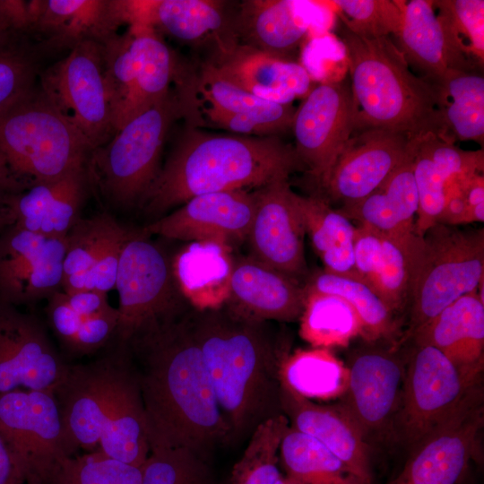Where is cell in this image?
I'll return each instance as SVG.
<instances>
[{
    "mask_svg": "<svg viewBox=\"0 0 484 484\" xmlns=\"http://www.w3.org/2000/svg\"><path fill=\"white\" fill-rule=\"evenodd\" d=\"M193 310L144 327L125 343L138 374L151 450L186 448L212 461L229 444V428L192 331Z\"/></svg>",
    "mask_w": 484,
    "mask_h": 484,
    "instance_id": "6da1fadb",
    "label": "cell"
},
{
    "mask_svg": "<svg viewBox=\"0 0 484 484\" xmlns=\"http://www.w3.org/2000/svg\"><path fill=\"white\" fill-rule=\"evenodd\" d=\"M190 321L229 428V444L247 440L260 424L283 415L281 368L289 353L272 321L227 303L194 309Z\"/></svg>",
    "mask_w": 484,
    "mask_h": 484,
    "instance_id": "7a4b0ae2",
    "label": "cell"
},
{
    "mask_svg": "<svg viewBox=\"0 0 484 484\" xmlns=\"http://www.w3.org/2000/svg\"><path fill=\"white\" fill-rule=\"evenodd\" d=\"M99 358L70 365L54 393L76 450H99L142 467L151 448L137 370L127 345L113 339Z\"/></svg>",
    "mask_w": 484,
    "mask_h": 484,
    "instance_id": "3957f363",
    "label": "cell"
},
{
    "mask_svg": "<svg viewBox=\"0 0 484 484\" xmlns=\"http://www.w3.org/2000/svg\"><path fill=\"white\" fill-rule=\"evenodd\" d=\"M305 169L278 135L204 132L187 124L140 205L160 216L203 194L257 189Z\"/></svg>",
    "mask_w": 484,
    "mask_h": 484,
    "instance_id": "277c9868",
    "label": "cell"
},
{
    "mask_svg": "<svg viewBox=\"0 0 484 484\" xmlns=\"http://www.w3.org/2000/svg\"><path fill=\"white\" fill-rule=\"evenodd\" d=\"M341 42L350 76L354 132L382 129L410 139L432 132L452 140L442 125L432 85L410 70L389 37H361L343 27Z\"/></svg>",
    "mask_w": 484,
    "mask_h": 484,
    "instance_id": "5b68a950",
    "label": "cell"
},
{
    "mask_svg": "<svg viewBox=\"0 0 484 484\" xmlns=\"http://www.w3.org/2000/svg\"><path fill=\"white\" fill-rule=\"evenodd\" d=\"M93 150L40 85L0 110V151L27 186L87 167Z\"/></svg>",
    "mask_w": 484,
    "mask_h": 484,
    "instance_id": "8992f818",
    "label": "cell"
},
{
    "mask_svg": "<svg viewBox=\"0 0 484 484\" xmlns=\"http://www.w3.org/2000/svg\"><path fill=\"white\" fill-rule=\"evenodd\" d=\"M484 281V229L436 223L416 235L407 307L410 333Z\"/></svg>",
    "mask_w": 484,
    "mask_h": 484,
    "instance_id": "52a82bcc",
    "label": "cell"
},
{
    "mask_svg": "<svg viewBox=\"0 0 484 484\" xmlns=\"http://www.w3.org/2000/svg\"><path fill=\"white\" fill-rule=\"evenodd\" d=\"M184 116V105L177 92L171 91L92 151L87 164L90 183L117 206L140 205L160 172L168 132Z\"/></svg>",
    "mask_w": 484,
    "mask_h": 484,
    "instance_id": "ba28073f",
    "label": "cell"
},
{
    "mask_svg": "<svg viewBox=\"0 0 484 484\" xmlns=\"http://www.w3.org/2000/svg\"><path fill=\"white\" fill-rule=\"evenodd\" d=\"M115 289L119 298L114 339L126 341L149 325L177 320L194 307L175 279L171 258L142 230L123 246Z\"/></svg>",
    "mask_w": 484,
    "mask_h": 484,
    "instance_id": "9c48e42d",
    "label": "cell"
},
{
    "mask_svg": "<svg viewBox=\"0 0 484 484\" xmlns=\"http://www.w3.org/2000/svg\"><path fill=\"white\" fill-rule=\"evenodd\" d=\"M0 436L25 482L49 479L63 461L77 454L51 391L17 389L1 394Z\"/></svg>",
    "mask_w": 484,
    "mask_h": 484,
    "instance_id": "30bf717a",
    "label": "cell"
},
{
    "mask_svg": "<svg viewBox=\"0 0 484 484\" xmlns=\"http://www.w3.org/2000/svg\"><path fill=\"white\" fill-rule=\"evenodd\" d=\"M480 383L437 349L416 345L404 369L401 398L404 439L415 445L480 392Z\"/></svg>",
    "mask_w": 484,
    "mask_h": 484,
    "instance_id": "8fae6325",
    "label": "cell"
},
{
    "mask_svg": "<svg viewBox=\"0 0 484 484\" xmlns=\"http://www.w3.org/2000/svg\"><path fill=\"white\" fill-rule=\"evenodd\" d=\"M40 86L93 149L116 134L105 86L102 43L86 40L76 45L42 74Z\"/></svg>",
    "mask_w": 484,
    "mask_h": 484,
    "instance_id": "7c38bea8",
    "label": "cell"
},
{
    "mask_svg": "<svg viewBox=\"0 0 484 484\" xmlns=\"http://www.w3.org/2000/svg\"><path fill=\"white\" fill-rule=\"evenodd\" d=\"M355 108L350 82L315 86L296 108L291 130L295 151L321 185L354 133Z\"/></svg>",
    "mask_w": 484,
    "mask_h": 484,
    "instance_id": "4fadbf2b",
    "label": "cell"
},
{
    "mask_svg": "<svg viewBox=\"0 0 484 484\" xmlns=\"http://www.w3.org/2000/svg\"><path fill=\"white\" fill-rule=\"evenodd\" d=\"M66 238H48L13 225L0 229V303L17 307L62 290Z\"/></svg>",
    "mask_w": 484,
    "mask_h": 484,
    "instance_id": "5bb4252c",
    "label": "cell"
},
{
    "mask_svg": "<svg viewBox=\"0 0 484 484\" xmlns=\"http://www.w3.org/2000/svg\"><path fill=\"white\" fill-rule=\"evenodd\" d=\"M482 426L480 391L413 445L402 470L388 484H458L476 455Z\"/></svg>",
    "mask_w": 484,
    "mask_h": 484,
    "instance_id": "9a60e30c",
    "label": "cell"
},
{
    "mask_svg": "<svg viewBox=\"0 0 484 484\" xmlns=\"http://www.w3.org/2000/svg\"><path fill=\"white\" fill-rule=\"evenodd\" d=\"M68 367L36 316L0 303V395L17 389L54 392Z\"/></svg>",
    "mask_w": 484,
    "mask_h": 484,
    "instance_id": "2e32d148",
    "label": "cell"
},
{
    "mask_svg": "<svg viewBox=\"0 0 484 484\" xmlns=\"http://www.w3.org/2000/svg\"><path fill=\"white\" fill-rule=\"evenodd\" d=\"M255 209L246 238L250 255L304 285L307 267L303 220L288 179L255 189Z\"/></svg>",
    "mask_w": 484,
    "mask_h": 484,
    "instance_id": "e0dca14e",
    "label": "cell"
},
{
    "mask_svg": "<svg viewBox=\"0 0 484 484\" xmlns=\"http://www.w3.org/2000/svg\"><path fill=\"white\" fill-rule=\"evenodd\" d=\"M255 209V192L231 190L203 194L143 229L187 242L215 241L231 248L246 241Z\"/></svg>",
    "mask_w": 484,
    "mask_h": 484,
    "instance_id": "ac0fdd59",
    "label": "cell"
},
{
    "mask_svg": "<svg viewBox=\"0 0 484 484\" xmlns=\"http://www.w3.org/2000/svg\"><path fill=\"white\" fill-rule=\"evenodd\" d=\"M409 141L405 134L382 129L354 132L320 186L342 204L366 197L403 161Z\"/></svg>",
    "mask_w": 484,
    "mask_h": 484,
    "instance_id": "d6986e66",
    "label": "cell"
},
{
    "mask_svg": "<svg viewBox=\"0 0 484 484\" xmlns=\"http://www.w3.org/2000/svg\"><path fill=\"white\" fill-rule=\"evenodd\" d=\"M90 178L87 167L58 178L5 193L4 225L48 238H64L81 219Z\"/></svg>",
    "mask_w": 484,
    "mask_h": 484,
    "instance_id": "ffe728a7",
    "label": "cell"
},
{
    "mask_svg": "<svg viewBox=\"0 0 484 484\" xmlns=\"http://www.w3.org/2000/svg\"><path fill=\"white\" fill-rule=\"evenodd\" d=\"M119 23L159 30L186 41L212 39L215 48L238 42L225 2L216 0H114Z\"/></svg>",
    "mask_w": 484,
    "mask_h": 484,
    "instance_id": "44dd1931",
    "label": "cell"
},
{
    "mask_svg": "<svg viewBox=\"0 0 484 484\" xmlns=\"http://www.w3.org/2000/svg\"><path fill=\"white\" fill-rule=\"evenodd\" d=\"M413 176L419 196L415 232L423 236L443 212L446 190L454 181L483 173L484 152L464 151L454 142L435 133H421L410 139Z\"/></svg>",
    "mask_w": 484,
    "mask_h": 484,
    "instance_id": "7402d4cb",
    "label": "cell"
},
{
    "mask_svg": "<svg viewBox=\"0 0 484 484\" xmlns=\"http://www.w3.org/2000/svg\"><path fill=\"white\" fill-rule=\"evenodd\" d=\"M207 62L231 83L279 104L304 99L315 87L304 65L238 42L216 48Z\"/></svg>",
    "mask_w": 484,
    "mask_h": 484,
    "instance_id": "603a6c76",
    "label": "cell"
},
{
    "mask_svg": "<svg viewBox=\"0 0 484 484\" xmlns=\"http://www.w3.org/2000/svg\"><path fill=\"white\" fill-rule=\"evenodd\" d=\"M348 369L341 406L366 438L383 431L401 404L404 368L394 354L367 350L356 355Z\"/></svg>",
    "mask_w": 484,
    "mask_h": 484,
    "instance_id": "cb8c5ba5",
    "label": "cell"
},
{
    "mask_svg": "<svg viewBox=\"0 0 484 484\" xmlns=\"http://www.w3.org/2000/svg\"><path fill=\"white\" fill-rule=\"evenodd\" d=\"M28 6V34L44 50H71L86 40L103 43L120 26L114 0H36Z\"/></svg>",
    "mask_w": 484,
    "mask_h": 484,
    "instance_id": "d4e9b609",
    "label": "cell"
},
{
    "mask_svg": "<svg viewBox=\"0 0 484 484\" xmlns=\"http://www.w3.org/2000/svg\"><path fill=\"white\" fill-rule=\"evenodd\" d=\"M281 402L290 426L317 439L362 483L372 484L368 445L341 404L315 403L295 393L282 383Z\"/></svg>",
    "mask_w": 484,
    "mask_h": 484,
    "instance_id": "484cf974",
    "label": "cell"
},
{
    "mask_svg": "<svg viewBox=\"0 0 484 484\" xmlns=\"http://www.w3.org/2000/svg\"><path fill=\"white\" fill-rule=\"evenodd\" d=\"M306 294L303 285L252 255L233 258L227 304L256 318L298 320Z\"/></svg>",
    "mask_w": 484,
    "mask_h": 484,
    "instance_id": "4316f807",
    "label": "cell"
},
{
    "mask_svg": "<svg viewBox=\"0 0 484 484\" xmlns=\"http://www.w3.org/2000/svg\"><path fill=\"white\" fill-rule=\"evenodd\" d=\"M415 345L440 350L469 376L484 367V300L476 291L459 298L411 333Z\"/></svg>",
    "mask_w": 484,
    "mask_h": 484,
    "instance_id": "83f0119b",
    "label": "cell"
},
{
    "mask_svg": "<svg viewBox=\"0 0 484 484\" xmlns=\"http://www.w3.org/2000/svg\"><path fill=\"white\" fill-rule=\"evenodd\" d=\"M313 2L246 0L233 21L236 37L244 45L289 59L314 21Z\"/></svg>",
    "mask_w": 484,
    "mask_h": 484,
    "instance_id": "f1b7e54d",
    "label": "cell"
},
{
    "mask_svg": "<svg viewBox=\"0 0 484 484\" xmlns=\"http://www.w3.org/2000/svg\"><path fill=\"white\" fill-rule=\"evenodd\" d=\"M402 13L401 29L395 35L398 48L423 79L433 82L451 69H475L453 43L433 1H402Z\"/></svg>",
    "mask_w": 484,
    "mask_h": 484,
    "instance_id": "f546056e",
    "label": "cell"
},
{
    "mask_svg": "<svg viewBox=\"0 0 484 484\" xmlns=\"http://www.w3.org/2000/svg\"><path fill=\"white\" fill-rule=\"evenodd\" d=\"M419 196L413 176L412 147L403 161L372 193L338 209L350 220L388 235L415 231Z\"/></svg>",
    "mask_w": 484,
    "mask_h": 484,
    "instance_id": "4dcf8cb0",
    "label": "cell"
},
{
    "mask_svg": "<svg viewBox=\"0 0 484 484\" xmlns=\"http://www.w3.org/2000/svg\"><path fill=\"white\" fill-rule=\"evenodd\" d=\"M232 248L215 241L189 242L172 258L177 283L196 310L216 308L229 296Z\"/></svg>",
    "mask_w": 484,
    "mask_h": 484,
    "instance_id": "1f68e13d",
    "label": "cell"
},
{
    "mask_svg": "<svg viewBox=\"0 0 484 484\" xmlns=\"http://www.w3.org/2000/svg\"><path fill=\"white\" fill-rule=\"evenodd\" d=\"M445 134L453 140L483 145L484 77L476 69H451L429 82Z\"/></svg>",
    "mask_w": 484,
    "mask_h": 484,
    "instance_id": "d6a6232c",
    "label": "cell"
},
{
    "mask_svg": "<svg viewBox=\"0 0 484 484\" xmlns=\"http://www.w3.org/2000/svg\"><path fill=\"white\" fill-rule=\"evenodd\" d=\"M297 205L306 234L324 264V271L358 280L354 268L353 240L355 226L333 209L321 195L297 194Z\"/></svg>",
    "mask_w": 484,
    "mask_h": 484,
    "instance_id": "836d02e7",
    "label": "cell"
},
{
    "mask_svg": "<svg viewBox=\"0 0 484 484\" xmlns=\"http://www.w3.org/2000/svg\"><path fill=\"white\" fill-rule=\"evenodd\" d=\"M193 90L205 108L255 119L274 135L291 128L296 111L292 104L275 103L247 92L220 75L207 61L193 78Z\"/></svg>",
    "mask_w": 484,
    "mask_h": 484,
    "instance_id": "e575fe53",
    "label": "cell"
},
{
    "mask_svg": "<svg viewBox=\"0 0 484 484\" xmlns=\"http://www.w3.org/2000/svg\"><path fill=\"white\" fill-rule=\"evenodd\" d=\"M127 30L136 66L134 118L170 93V83L180 68L174 54L153 28L134 25Z\"/></svg>",
    "mask_w": 484,
    "mask_h": 484,
    "instance_id": "d590c367",
    "label": "cell"
},
{
    "mask_svg": "<svg viewBox=\"0 0 484 484\" xmlns=\"http://www.w3.org/2000/svg\"><path fill=\"white\" fill-rule=\"evenodd\" d=\"M281 378L286 387L306 399L329 400L345 393L349 369L330 350H297L283 360Z\"/></svg>",
    "mask_w": 484,
    "mask_h": 484,
    "instance_id": "8d00e7d4",
    "label": "cell"
},
{
    "mask_svg": "<svg viewBox=\"0 0 484 484\" xmlns=\"http://www.w3.org/2000/svg\"><path fill=\"white\" fill-rule=\"evenodd\" d=\"M286 475L303 484H364L325 445L288 426L280 445Z\"/></svg>",
    "mask_w": 484,
    "mask_h": 484,
    "instance_id": "74e56055",
    "label": "cell"
},
{
    "mask_svg": "<svg viewBox=\"0 0 484 484\" xmlns=\"http://www.w3.org/2000/svg\"><path fill=\"white\" fill-rule=\"evenodd\" d=\"M299 335L313 348L345 347L362 333L355 309L343 298L326 293H305Z\"/></svg>",
    "mask_w": 484,
    "mask_h": 484,
    "instance_id": "f35d334b",
    "label": "cell"
},
{
    "mask_svg": "<svg viewBox=\"0 0 484 484\" xmlns=\"http://www.w3.org/2000/svg\"><path fill=\"white\" fill-rule=\"evenodd\" d=\"M303 288L305 293H326L346 300L358 314L361 336L368 341L391 338L397 330L394 314L360 281L318 270L309 273Z\"/></svg>",
    "mask_w": 484,
    "mask_h": 484,
    "instance_id": "ab89813d",
    "label": "cell"
},
{
    "mask_svg": "<svg viewBox=\"0 0 484 484\" xmlns=\"http://www.w3.org/2000/svg\"><path fill=\"white\" fill-rule=\"evenodd\" d=\"M288 426L284 415L260 424L234 464L229 484H275L282 476L279 469L280 445Z\"/></svg>",
    "mask_w": 484,
    "mask_h": 484,
    "instance_id": "60d3db41",
    "label": "cell"
},
{
    "mask_svg": "<svg viewBox=\"0 0 484 484\" xmlns=\"http://www.w3.org/2000/svg\"><path fill=\"white\" fill-rule=\"evenodd\" d=\"M104 80L115 132L133 118L136 66L128 30L102 43Z\"/></svg>",
    "mask_w": 484,
    "mask_h": 484,
    "instance_id": "b9f144b4",
    "label": "cell"
},
{
    "mask_svg": "<svg viewBox=\"0 0 484 484\" xmlns=\"http://www.w3.org/2000/svg\"><path fill=\"white\" fill-rule=\"evenodd\" d=\"M30 39L0 18V110L35 86L38 49Z\"/></svg>",
    "mask_w": 484,
    "mask_h": 484,
    "instance_id": "7bdbcfd3",
    "label": "cell"
},
{
    "mask_svg": "<svg viewBox=\"0 0 484 484\" xmlns=\"http://www.w3.org/2000/svg\"><path fill=\"white\" fill-rule=\"evenodd\" d=\"M416 235L415 231L406 235L382 233L381 256L370 288L393 314L407 307Z\"/></svg>",
    "mask_w": 484,
    "mask_h": 484,
    "instance_id": "ee69618b",
    "label": "cell"
},
{
    "mask_svg": "<svg viewBox=\"0 0 484 484\" xmlns=\"http://www.w3.org/2000/svg\"><path fill=\"white\" fill-rule=\"evenodd\" d=\"M125 229L108 212L81 218L66 236L63 280L87 272L110 242Z\"/></svg>",
    "mask_w": 484,
    "mask_h": 484,
    "instance_id": "f6af8a7d",
    "label": "cell"
},
{
    "mask_svg": "<svg viewBox=\"0 0 484 484\" xmlns=\"http://www.w3.org/2000/svg\"><path fill=\"white\" fill-rule=\"evenodd\" d=\"M142 472L143 484H222L212 461L186 448L151 450Z\"/></svg>",
    "mask_w": 484,
    "mask_h": 484,
    "instance_id": "bcb514c9",
    "label": "cell"
},
{
    "mask_svg": "<svg viewBox=\"0 0 484 484\" xmlns=\"http://www.w3.org/2000/svg\"><path fill=\"white\" fill-rule=\"evenodd\" d=\"M440 21L458 50L473 65L483 66L484 1H433Z\"/></svg>",
    "mask_w": 484,
    "mask_h": 484,
    "instance_id": "7dc6e473",
    "label": "cell"
},
{
    "mask_svg": "<svg viewBox=\"0 0 484 484\" xmlns=\"http://www.w3.org/2000/svg\"><path fill=\"white\" fill-rule=\"evenodd\" d=\"M56 484H143L142 467L108 457L99 450L63 461L52 475Z\"/></svg>",
    "mask_w": 484,
    "mask_h": 484,
    "instance_id": "c3c4849f",
    "label": "cell"
},
{
    "mask_svg": "<svg viewBox=\"0 0 484 484\" xmlns=\"http://www.w3.org/2000/svg\"><path fill=\"white\" fill-rule=\"evenodd\" d=\"M344 27L367 38L397 35L401 29L402 1L396 0H335Z\"/></svg>",
    "mask_w": 484,
    "mask_h": 484,
    "instance_id": "681fc988",
    "label": "cell"
},
{
    "mask_svg": "<svg viewBox=\"0 0 484 484\" xmlns=\"http://www.w3.org/2000/svg\"><path fill=\"white\" fill-rule=\"evenodd\" d=\"M118 310H111L83 318L70 354L83 356L106 347L115 337L118 325Z\"/></svg>",
    "mask_w": 484,
    "mask_h": 484,
    "instance_id": "f907efd6",
    "label": "cell"
},
{
    "mask_svg": "<svg viewBox=\"0 0 484 484\" xmlns=\"http://www.w3.org/2000/svg\"><path fill=\"white\" fill-rule=\"evenodd\" d=\"M382 251V233L366 225L355 228L354 268L359 281L369 288L374 280Z\"/></svg>",
    "mask_w": 484,
    "mask_h": 484,
    "instance_id": "816d5d0a",
    "label": "cell"
},
{
    "mask_svg": "<svg viewBox=\"0 0 484 484\" xmlns=\"http://www.w3.org/2000/svg\"><path fill=\"white\" fill-rule=\"evenodd\" d=\"M46 313L55 334L70 352L83 317L71 307L62 290L48 298Z\"/></svg>",
    "mask_w": 484,
    "mask_h": 484,
    "instance_id": "f5cc1de1",
    "label": "cell"
},
{
    "mask_svg": "<svg viewBox=\"0 0 484 484\" xmlns=\"http://www.w3.org/2000/svg\"><path fill=\"white\" fill-rule=\"evenodd\" d=\"M65 296L71 307L83 318L93 316L113 308L108 304V296L105 293L93 290H81L65 293Z\"/></svg>",
    "mask_w": 484,
    "mask_h": 484,
    "instance_id": "db71d44e",
    "label": "cell"
},
{
    "mask_svg": "<svg viewBox=\"0 0 484 484\" xmlns=\"http://www.w3.org/2000/svg\"><path fill=\"white\" fill-rule=\"evenodd\" d=\"M24 477L0 436V484H24Z\"/></svg>",
    "mask_w": 484,
    "mask_h": 484,
    "instance_id": "11a10c76",
    "label": "cell"
},
{
    "mask_svg": "<svg viewBox=\"0 0 484 484\" xmlns=\"http://www.w3.org/2000/svg\"><path fill=\"white\" fill-rule=\"evenodd\" d=\"M0 183L10 191H20L26 188L27 185L20 181L10 169L7 161L0 151Z\"/></svg>",
    "mask_w": 484,
    "mask_h": 484,
    "instance_id": "9f6ffc18",
    "label": "cell"
},
{
    "mask_svg": "<svg viewBox=\"0 0 484 484\" xmlns=\"http://www.w3.org/2000/svg\"><path fill=\"white\" fill-rule=\"evenodd\" d=\"M8 191L10 190L0 183V229L4 225V198Z\"/></svg>",
    "mask_w": 484,
    "mask_h": 484,
    "instance_id": "6f0895ef",
    "label": "cell"
},
{
    "mask_svg": "<svg viewBox=\"0 0 484 484\" xmlns=\"http://www.w3.org/2000/svg\"><path fill=\"white\" fill-rule=\"evenodd\" d=\"M275 484H303V483L287 475L285 476L282 475Z\"/></svg>",
    "mask_w": 484,
    "mask_h": 484,
    "instance_id": "680465c9",
    "label": "cell"
},
{
    "mask_svg": "<svg viewBox=\"0 0 484 484\" xmlns=\"http://www.w3.org/2000/svg\"><path fill=\"white\" fill-rule=\"evenodd\" d=\"M24 484H56V483H55V481L53 480V479L51 477L48 480L38 479V480H28Z\"/></svg>",
    "mask_w": 484,
    "mask_h": 484,
    "instance_id": "91938a15",
    "label": "cell"
}]
</instances>
